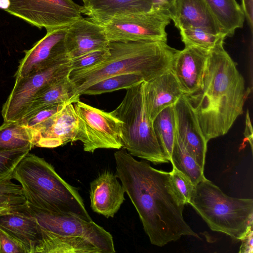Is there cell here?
<instances>
[{"instance_id": "obj_1", "label": "cell", "mask_w": 253, "mask_h": 253, "mask_svg": "<svg viewBox=\"0 0 253 253\" xmlns=\"http://www.w3.org/2000/svg\"><path fill=\"white\" fill-rule=\"evenodd\" d=\"M116 175L138 212L151 243L162 247L182 236L199 238L183 216L170 172L135 159L124 148L114 153Z\"/></svg>"}, {"instance_id": "obj_2", "label": "cell", "mask_w": 253, "mask_h": 253, "mask_svg": "<svg viewBox=\"0 0 253 253\" xmlns=\"http://www.w3.org/2000/svg\"><path fill=\"white\" fill-rule=\"evenodd\" d=\"M221 43L210 50L200 88L184 94L208 142L228 131L243 113L245 82Z\"/></svg>"}, {"instance_id": "obj_3", "label": "cell", "mask_w": 253, "mask_h": 253, "mask_svg": "<svg viewBox=\"0 0 253 253\" xmlns=\"http://www.w3.org/2000/svg\"><path fill=\"white\" fill-rule=\"evenodd\" d=\"M110 55L92 67L71 71L69 77L78 93L106 78L125 74H136L147 82L170 68L177 50L167 42L155 41L110 42Z\"/></svg>"}, {"instance_id": "obj_4", "label": "cell", "mask_w": 253, "mask_h": 253, "mask_svg": "<svg viewBox=\"0 0 253 253\" xmlns=\"http://www.w3.org/2000/svg\"><path fill=\"white\" fill-rule=\"evenodd\" d=\"M28 206L41 229V240L35 253L116 252L112 235L92 220L88 221L71 213L42 210L28 204Z\"/></svg>"}, {"instance_id": "obj_5", "label": "cell", "mask_w": 253, "mask_h": 253, "mask_svg": "<svg viewBox=\"0 0 253 253\" xmlns=\"http://www.w3.org/2000/svg\"><path fill=\"white\" fill-rule=\"evenodd\" d=\"M27 203L37 209L71 213L92 220L78 190L65 181L43 158L28 153L14 169Z\"/></svg>"}, {"instance_id": "obj_6", "label": "cell", "mask_w": 253, "mask_h": 253, "mask_svg": "<svg viewBox=\"0 0 253 253\" xmlns=\"http://www.w3.org/2000/svg\"><path fill=\"white\" fill-rule=\"evenodd\" d=\"M210 229L241 240L253 228V200L229 197L206 178L189 203Z\"/></svg>"}, {"instance_id": "obj_7", "label": "cell", "mask_w": 253, "mask_h": 253, "mask_svg": "<svg viewBox=\"0 0 253 253\" xmlns=\"http://www.w3.org/2000/svg\"><path fill=\"white\" fill-rule=\"evenodd\" d=\"M143 82L126 89L119 105L111 114L121 121L123 148L132 156L154 164L169 162L156 137L152 121L144 105Z\"/></svg>"}, {"instance_id": "obj_8", "label": "cell", "mask_w": 253, "mask_h": 253, "mask_svg": "<svg viewBox=\"0 0 253 253\" xmlns=\"http://www.w3.org/2000/svg\"><path fill=\"white\" fill-rule=\"evenodd\" d=\"M73 105L78 119L75 141H81L84 151L93 152L100 148H123L121 121L110 112L80 101Z\"/></svg>"}, {"instance_id": "obj_9", "label": "cell", "mask_w": 253, "mask_h": 253, "mask_svg": "<svg viewBox=\"0 0 253 253\" xmlns=\"http://www.w3.org/2000/svg\"><path fill=\"white\" fill-rule=\"evenodd\" d=\"M4 10L39 28L68 26L82 18L83 6L72 0H6Z\"/></svg>"}, {"instance_id": "obj_10", "label": "cell", "mask_w": 253, "mask_h": 253, "mask_svg": "<svg viewBox=\"0 0 253 253\" xmlns=\"http://www.w3.org/2000/svg\"><path fill=\"white\" fill-rule=\"evenodd\" d=\"M170 19L154 11L118 15L104 25L110 42H167V26Z\"/></svg>"}, {"instance_id": "obj_11", "label": "cell", "mask_w": 253, "mask_h": 253, "mask_svg": "<svg viewBox=\"0 0 253 253\" xmlns=\"http://www.w3.org/2000/svg\"><path fill=\"white\" fill-rule=\"evenodd\" d=\"M71 58H67L15 81L14 86L3 104L4 121H17L30 103L44 87L71 71Z\"/></svg>"}, {"instance_id": "obj_12", "label": "cell", "mask_w": 253, "mask_h": 253, "mask_svg": "<svg viewBox=\"0 0 253 253\" xmlns=\"http://www.w3.org/2000/svg\"><path fill=\"white\" fill-rule=\"evenodd\" d=\"M68 26L47 30L42 39L30 49L24 51L25 56L19 61L14 75L15 80L61 60L70 58L65 43Z\"/></svg>"}, {"instance_id": "obj_13", "label": "cell", "mask_w": 253, "mask_h": 253, "mask_svg": "<svg viewBox=\"0 0 253 253\" xmlns=\"http://www.w3.org/2000/svg\"><path fill=\"white\" fill-rule=\"evenodd\" d=\"M78 119L73 103H68L58 112L33 129L34 146L53 148L75 142Z\"/></svg>"}, {"instance_id": "obj_14", "label": "cell", "mask_w": 253, "mask_h": 253, "mask_svg": "<svg viewBox=\"0 0 253 253\" xmlns=\"http://www.w3.org/2000/svg\"><path fill=\"white\" fill-rule=\"evenodd\" d=\"M209 52L197 47L185 46L175 53L169 69L184 94H192L200 88Z\"/></svg>"}, {"instance_id": "obj_15", "label": "cell", "mask_w": 253, "mask_h": 253, "mask_svg": "<svg viewBox=\"0 0 253 253\" xmlns=\"http://www.w3.org/2000/svg\"><path fill=\"white\" fill-rule=\"evenodd\" d=\"M174 108L177 133L187 151L204 169L208 141L183 94L174 105Z\"/></svg>"}, {"instance_id": "obj_16", "label": "cell", "mask_w": 253, "mask_h": 253, "mask_svg": "<svg viewBox=\"0 0 253 253\" xmlns=\"http://www.w3.org/2000/svg\"><path fill=\"white\" fill-rule=\"evenodd\" d=\"M109 42L104 26L83 17L68 26L65 38L71 59L106 48Z\"/></svg>"}, {"instance_id": "obj_17", "label": "cell", "mask_w": 253, "mask_h": 253, "mask_svg": "<svg viewBox=\"0 0 253 253\" xmlns=\"http://www.w3.org/2000/svg\"><path fill=\"white\" fill-rule=\"evenodd\" d=\"M125 193L116 174L105 170L90 183L91 208L106 218L113 217L125 200Z\"/></svg>"}, {"instance_id": "obj_18", "label": "cell", "mask_w": 253, "mask_h": 253, "mask_svg": "<svg viewBox=\"0 0 253 253\" xmlns=\"http://www.w3.org/2000/svg\"><path fill=\"white\" fill-rule=\"evenodd\" d=\"M143 89L145 107L152 121L163 109L174 105L183 94L170 69L144 82Z\"/></svg>"}, {"instance_id": "obj_19", "label": "cell", "mask_w": 253, "mask_h": 253, "mask_svg": "<svg viewBox=\"0 0 253 253\" xmlns=\"http://www.w3.org/2000/svg\"><path fill=\"white\" fill-rule=\"evenodd\" d=\"M170 19L179 30L197 27L226 37L205 0H175Z\"/></svg>"}, {"instance_id": "obj_20", "label": "cell", "mask_w": 253, "mask_h": 253, "mask_svg": "<svg viewBox=\"0 0 253 253\" xmlns=\"http://www.w3.org/2000/svg\"><path fill=\"white\" fill-rule=\"evenodd\" d=\"M0 228L20 242L26 253H35L41 240L40 226L28 209L0 216Z\"/></svg>"}, {"instance_id": "obj_21", "label": "cell", "mask_w": 253, "mask_h": 253, "mask_svg": "<svg viewBox=\"0 0 253 253\" xmlns=\"http://www.w3.org/2000/svg\"><path fill=\"white\" fill-rule=\"evenodd\" d=\"M83 14L93 22L106 25L114 17L151 11L152 0H86Z\"/></svg>"}, {"instance_id": "obj_22", "label": "cell", "mask_w": 253, "mask_h": 253, "mask_svg": "<svg viewBox=\"0 0 253 253\" xmlns=\"http://www.w3.org/2000/svg\"><path fill=\"white\" fill-rule=\"evenodd\" d=\"M70 73L42 88L32 99L19 120L26 119L38 110L49 105L74 103L80 101L81 95L70 78Z\"/></svg>"}, {"instance_id": "obj_23", "label": "cell", "mask_w": 253, "mask_h": 253, "mask_svg": "<svg viewBox=\"0 0 253 253\" xmlns=\"http://www.w3.org/2000/svg\"><path fill=\"white\" fill-rule=\"evenodd\" d=\"M221 26L226 37H231L237 29L242 28L243 11L236 0H205Z\"/></svg>"}, {"instance_id": "obj_24", "label": "cell", "mask_w": 253, "mask_h": 253, "mask_svg": "<svg viewBox=\"0 0 253 253\" xmlns=\"http://www.w3.org/2000/svg\"><path fill=\"white\" fill-rule=\"evenodd\" d=\"M152 123L158 143L169 162L176 135L174 105L161 111L154 119Z\"/></svg>"}, {"instance_id": "obj_25", "label": "cell", "mask_w": 253, "mask_h": 253, "mask_svg": "<svg viewBox=\"0 0 253 253\" xmlns=\"http://www.w3.org/2000/svg\"><path fill=\"white\" fill-rule=\"evenodd\" d=\"M34 147L30 129L20 122L4 121L0 126V152Z\"/></svg>"}, {"instance_id": "obj_26", "label": "cell", "mask_w": 253, "mask_h": 253, "mask_svg": "<svg viewBox=\"0 0 253 253\" xmlns=\"http://www.w3.org/2000/svg\"><path fill=\"white\" fill-rule=\"evenodd\" d=\"M170 162L195 185L206 177L203 169L187 151L176 132Z\"/></svg>"}, {"instance_id": "obj_27", "label": "cell", "mask_w": 253, "mask_h": 253, "mask_svg": "<svg viewBox=\"0 0 253 253\" xmlns=\"http://www.w3.org/2000/svg\"><path fill=\"white\" fill-rule=\"evenodd\" d=\"M145 82L144 79L136 74H125L109 77L90 85L81 95H97L122 89H127Z\"/></svg>"}, {"instance_id": "obj_28", "label": "cell", "mask_w": 253, "mask_h": 253, "mask_svg": "<svg viewBox=\"0 0 253 253\" xmlns=\"http://www.w3.org/2000/svg\"><path fill=\"white\" fill-rule=\"evenodd\" d=\"M181 41L185 46H193L210 51L217 44L223 43L226 37L215 35L197 27H186L179 29Z\"/></svg>"}, {"instance_id": "obj_29", "label": "cell", "mask_w": 253, "mask_h": 253, "mask_svg": "<svg viewBox=\"0 0 253 253\" xmlns=\"http://www.w3.org/2000/svg\"><path fill=\"white\" fill-rule=\"evenodd\" d=\"M31 150L27 148L0 152V183L12 179L14 169Z\"/></svg>"}, {"instance_id": "obj_30", "label": "cell", "mask_w": 253, "mask_h": 253, "mask_svg": "<svg viewBox=\"0 0 253 253\" xmlns=\"http://www.w3.org/2000/svg\"><path fill=\"white\" fill-rule=\"evenodd\" d=\"M170 172L173 189L185 205L189 204L195 192L196 185L184 174L174 167Z\"/></svg>"}, {"instance_id": "obj_31", "label": "cell", "mask_w": 253, "mask_h": 253, "mask_svg": "<svg viewBox=\"0 0 253 253\" xmlns=\"http://www.w3.org/2000/svg\"><path fill=\"white\" fill-rule=\"evenodd\" d=\"M110 55V53L107 46L71 58V71L81 70L95 66L107 60Z\"/></svg>"}, {"instance_id": "obj_32", "label": "cell", "mask_w": 253, "mask_h": 253, "mask_svg": "<svg viewBox=\"0 0 253 253\" xmlns=\"http://www.w3.org/2000/svg\"><path fill=\"white\" fill-rule=\"evenodd\" d=\"M68 103L57 104L41 108L30 117L18 121L30 129H33L60 111Z\"/></svg>"}, {"instance_id": "obj_33", "label": "cell", "mask_w": 253, "mask_h": 253, "mask_svg": "<svg viewBox=\"0 0 253 253\" xmlns=\"http://www.w3.org/2000/svg\"><path fill=\"white\" fill-rule=\"evenodd\" d=\"M0 253H26L23 245L0 228Z\"/></svg>"}, {"instance_id": "obj_34", "label": "cell", "mask_w": 253, "mask_h": 253, "mask_svg": "<svg viewBox=\"0 0 253 253\" xmlns=\"http://www.w3.org/2000/svg\"><path fill=\"white\" fill-rule=\"evenodd\" d=\"M27 203L22 193H0V206L19 205Z\"/></svg>"}, {"instance_id": "obj_35", "label": "cell", "mask_w": 253, "mask_h": 253, "mask_svg": "<svg viewBox=\"0 0 253 253\" xmlns=\"http://www.w3.org/2000/svg\"><path fill=\"white\" fill-rule=\"evenodd\" d=\"M175 0H152V11L164 13L170 18Z\"/></svg>"}, {"instance_id": "obj_36", "label": "cell", "mask_w": 253, "mask_h": 253, "mask_svg": "<svg viewBox=\"0 0 253 253\" xmlns=\"http://www.w3.org/2000/svg\"><path fill=\"white\" fill-rule=\"evenodd\" d=\"M241 241H242V244L239 253H252L253 252V229H251Z\"/></svg>"}, {"instance_id": "obj_37", "label": "cell", "mask_w": 253, "mask_h": 253, "mask_svg": "<svg viewBox=\"0 0 253 253\" xmlns=\"http://www.w3.org/2000/svg\"><path fill=\"white\" fill-rule=\"evenodd\" d=\"M242 10L252 32L253 28V0H242Z\"/></svg>"}, {"instance_id": "obj_38", "label": "cell", "mask_w": 253, "mask_h": 253, "mask_svg": "<svg viewBox=\"0 0 253 253\" xmlns=\"http://www.w3.org/2000/svg\"><path fill=\"white\" fill-rule=\"evenodd\" d=\"M0 193H22V191L20 185L10 180L0 183Z\"/></svg>"}, {"instance_id": "obj_39", "label": "cell", "mask_w": 253, "mask_h": 253, "mask_svg": "<svg viewBox=\"0 0 253 253\" xmlns=\"http://www.w3.org/2000/svg\"><path fill=\"white\" fill-rule=\"evenodd\" d=\"M245 140L250 143L251 149L253 150V133L252 123L248 110H247L246 118V126L244 132Z\"/></svg>"}, {"instance_id": "obj_40", "label": "cell", "mask_w": 253, "mask_h": 253, "mask_svg": "<svg viewBox=\"0 0 253 253\" xmlns=\"http://www.w3.org/2000/svg\"><path fill=\"white\" fill-rule=\"evenodd\" d=\"M27 203L19 205L0 206V216L19 211L26 207Z\"/></svg>"}, {"instance_id": "obj_41", "label": "cell", "mask_w": 253, "mask_h": 253, "mask_svg": "<svg viewBox=\"0 0 253 253\" xmlns=\"http://www.w3.org/2000/svg\"><path fill=\"white\" fill-rule=\"evenodd\" d=\"M83 1V2H84V1H85L86 0H82Z\"/></svg>"}]
</instances>
